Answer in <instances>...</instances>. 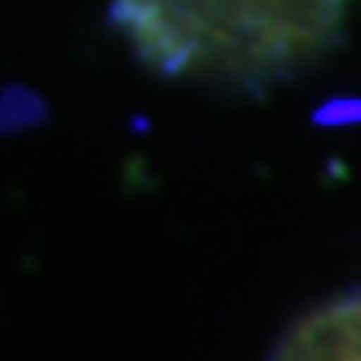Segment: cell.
<instances>
[{
  "instance_id": "cell-2",
  "label": "cell",
  "mask_w": 361,
  "mask_h": 361,
  "mask_svg": "<svg viewBox=\"0 0 361 361\" xmlns=\"http://www.w3.org/2000/svg\"><path fill=\"white\" fill-rule=\"evenodd\" d=\"M277 357H361V293L310 313L281 337Z\"/></svg>"
},
{
  "instance_id": "cell-1",
  "label": "cell",
  "mask_w": 361,
  "mask_h": 361,
  "mask_svg": "<svg viewBox=\"0 0 361 361\" xmlns=\"http://www.w3.org/2000/svg\"><path fill=\"white\" fill-rule=\"evenodd\" d=\"M349 0H113V25L145 65L180 80L265 89L341 37Z\"/></svg>"
}]
</instances>
